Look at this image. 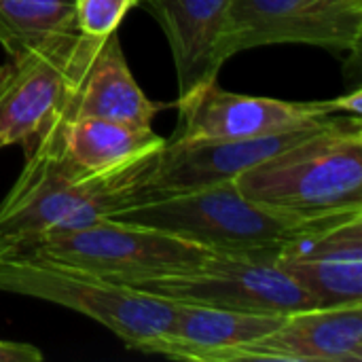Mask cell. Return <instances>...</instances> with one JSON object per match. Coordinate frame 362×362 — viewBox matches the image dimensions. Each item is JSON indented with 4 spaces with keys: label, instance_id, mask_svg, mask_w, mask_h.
<instances>
[{
    "label": "cell",
    "instance_id": "obj_1",
    "mask_svg": "<svg viewBox=\"0 0 362 362\" xmlns=\"http://www.w3.org/2000/svg\"><path fill=\"white\" fill-rule=\"evenodd\" d=\"M362 210L295 212L246 197L231 182L138 202L112 218L168 231L214 255L276 259L295 240L344 223Z\"/></svg>",
    "mask_w": 362,
    "mask_h": 362
},
{
    "label": "cell",
    "instance_id": "obj_2",
    "mask_svg": "<svg viewBox=\"0 0 362 362\" xmlns=\"http://www.w3.org/2000/svg\"><path fill=\"white\" fill-rule=\"evenodd\" d=\"M159 153L106 172L85 170L62 151L25 157V165L0 202V235L28 244L45 233L112 218L144 199V185Z\"/></svg>",
    "mask_w": 362,
    "mask_h": 362
},
{
    "label": "cell",
    "instance_id": "obj_3",
    "mask_svg": "<svg viewBox=\"0 0 362 362\" xmlns=\"http://www.w3.org/2000/svg\"><path fill=\"white\" fill-rule=\"evenodd\" d=\"M233 185L250 199L295 212L362 210L361 117L337 115L314 136L240 174Z\"/></svg>",
    "mask_w": 362,
    "mask_h": 362
},
{
    "label": "cell",
    "instance_id": "obj_4",
    "mask_svg": "<svg viewBox=\"0 0 362 362\" xmlns=\"http://www.w3.org/2000/svg\"><path fill=\"white\" fill-rule=\"evenodd\" d=\"M0 291L78 312L142 354H151L153 344L168 331L176 305L140 288L49 261L23 246L0 255Z\"/></svg>",
    "mask_w": 362,
    "mask_h": 362
},
{
    "label": "cell",
    "instance_id": "obj_5",
    "mask_svg": "<svg viewBox=\"0 0 362 362\" xmlns=\"http://www.w3.org/2000/svg\"><path fill=\"white\" fill-rule=\"evenodd\" d=\"M21 246L49 261L125 286L189 274L214 255L168 231L115 218L45 233Z\"/></svg>",
    "mask_w": 362,
    "mask_h": 362
},
{
    "label": "cell",
    "instance_id": "obj_6",
    "mask_svg": "<svg viewBox=\"0 0 362 362\" xmlns=\"http://www.w3.org/2000/svg\"><path fill=\"white\" fill-rule=\"evenodd\" d=\"M93 36L74 38L0 66V146L23 155L59 151L66 110Z\"/></svg>",
    "mask_w": 362,
    "mask_h": 362
},
{
    "label": "cell",
    "instance_id": "obj_7",
    "mask_svg": "<svg viewBox=\"0 0 362 362\" xmlns=\"http://www.w3.org/2000/svg\"><path fill=\"white\" fill-rule=\"evenodd\" d=\"M176 108L174 142L240 140L299 129L335 115L361 117L362 91L354 89L333 100L291 102L227 91L214 78L180 95Z\"/></svg>",
    "mask_w": 362,
    "mask_h": 362
},
{
    "label": "cell",
    "instance_id": "obj_8",
    "mask_svg": "<svg viewBox=\"0 0 362 362\" xmlns=\"http://www.w3.org/2000/svg\"><path fill=\"white\" fill-rule=\"evenodd\" d=\"M144 293L180 303L216 305L257 314H291L316 308V301L274 259L212 255L189 274L138 284Z\"/></svg>",
    "mask_w": 362,
    "mask_h": 362
},
{
    "label": "cell",
    "instance_id": "obj_9",
    "mask_svg": "<svg viewBox=\"0 0 362 362\" xmlns=\"http://www.w3.org/2000/svg\"><path fill=\"white\" fill-rule=\"evenodd\" d=\"M362 0H233L225 53L265 45H314L358 55Z\"/></svg>",
    "mask_w": 362,
    "mask_h": 362
},
{
    "label": "cell",
    "instance_id": "obj_10",
    "mask_svg": "<svg viewBox=\"0 0 362 362\" xmlns=\"http://www.w3.org/2000/svg\"><path fill=\"white\" fill-rule=\"evenodd\" d=\"M335 117H329L325 121L299 129L257 136V138L199 140V142L168 140L163 151L159 153L153 174L144 185V199L231 182L246 170L255 168L257 163L314 136L316 132L327 127Z\"/></svg>",
    "mask_w": 362,
    "mask_h": 362
},
{
    "label": "cell",
    "instance_id": "obj_11",
    "mask_svg": "<svg viewBox=\"0 0 362 362\" xmlns=\"http://www.w3.org/2000/svg\"><path fill=\"white\" fill-rule=\"evenodd\" d=\"M362 303L316 305L284 314L267 335L231 352L227 362H361Z\"/></svg>",
    "mask_w": 362,
    "mask_h": 362
},
{
    "label": "cell",
    "instance_id": "obj_12",
    "mask_svg": "<svg viewBox=\"0 0 362 362\" xmlns=\"http://www.w3.org/2000/svg\"><path fill=\"white\" fill-rule=\"evenodd\" d=\"M274 261L316 305L362 303V214L295 240Z\"/></svg>",
    "mask_w": 362,
    "mask_h": 362
},
{
    "label": "cell",
    "instance_id": "obj_13",
    "mask_svg": "<svg viewBox=\"0 0 362 362\" xmlns=\"http://www.w3.org/2000/svg\"><path fill=\"white\" fill-rule=\"evenodd\" d=\"M161 25L178 78V98L218 78L229 59L225 36L233 0H140Z\"/></svg>",
    "mask_w": 362,
    "mask_h": 362
},
{
    "label": "cell",
    "instance_id": "obj_14",
    "mask_svg": "<svg viewBox=\"0 0 362 362\" xmlns=\"http://www.w3.org/2000/svg\"><path fill=\"white\" fill-rule=\"evenodd\" d=\"M170 106L174 104L155 102L140 89L127 66L119 34L112 32L108 36H93L74 81L64 127L87 117L151 127L153 119Z\"/></svg>",
    "mask_w": 362,
    "mask_h": 362
},
{
    "label": "cell",
    "instance_id": "obj_15",
    "mask_svg": "<svg viewBox=\"0 0 362 362\" xmlns=\"http://www.w3.org/2000/svg\"><path fill=\"white\" fill-rule=\"evenodd\" d=\"M174 303V316L168 331L151 348V354L174 361L227 362L231 352L267 335L282 320V314Z\"/></svg>",
    "mask_w": 362,
    "mask_h": 362
},
{
    "label": "cell",
    "instance_id": "obj_16",
    "mask_svg": "<svg viewBox=\"0 0 362 362\" xmlns=\"http://www.w3.org/2000/svg\"><path fill=\"white\" fill-rule=\"evenodd\" d=\"M165 142L168 140L153 132V127L87 117L64 127L57 148L85 170L106 172L155 155Z\"/></svg>",
    "mask_w": 362,
    "mask_h": 362
},
{
    "label": "cell",
    "instance_id": "obj_17",
    "mask_svg": "<svg viewBox=\"0 0 362 362\" xmlns=\"http://www.w3.org/2000/svg\"><path fill=\"white\" fill-rule=\"evenodd\" d=\"M81 34L74 0H0V45L11 59Z\"/></svg>",
    "mask_w": 362,
    "mask_h": 362
},
{
    "label": "cell",
    "instance_id": "obj_18",
    "mask_svg": "<svg viewBox=\"0 0 362 362\" xmlns=\"http://www.w3.org/2000/svg\"><path fill=\"white\" fill-rule=\"evenodd\" d=\"M140 0H74L78 30L87 36H108Z\"/></svg>",
    "mask_w": 362,
    "mask_h": 362
},
{
    "label": "cell",
    "instance_id": "obj_19",
    "mask_svg": "<svg viewBox=\"0 0 362 362\" xmlns=\"http://www.w3.org/2000/svg\"><path fill=\"white\" fill-rule=\"evenodd\" d=\"M45 354L23 341H4L0 339V362H42Z\"/></svg>",
    "mask_w": 362,
    "mask_h": 362
},
{
    "label": "cell",
    "instance_id": "obj_20",
    "mask_svg": "<svg viewBox=\"0 0 362 362\" xmlns=\"http://www.w3.org/2000/svg\"><path fill=\"white\" fill-rule=\"evenodd\" d=\"M17 246H21V242L17 238H11V235H0V255L4 252H11L15 250Z\"/></svg>",
    "mask_w": 362,
    "mask_h": 362
},
{
    "label": "cell",
    "instance_id": "obj_21",
    "mask_svg": "<svg viewBox=\"0 0 362 362\" xmlns=\"http://www.w3.org/2000/svg\"><path fill=\"white\" fill-rule=\"evenodd\" d=\"M0 148H2V146H0Z\"/></svg>",
    "mask_w": 362,
    "mask_h": 362
}]
</instances>
